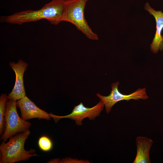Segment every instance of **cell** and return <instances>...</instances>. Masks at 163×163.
<instances>
[{"instance_id":"obj_1","label":"cell","mask_w":163,"mask_h":163,"mask_svg":"<svg viewBox=\"0 0 163 163\" xmlns=\"http://www.w3.org/2000/svg\"><path fill=\"white\" fill-rule=\"evenodd\" d=\"M65 1L52 0L37 10H27L7 16H1V23L21 25L27 22L46 19L51 24L56 25L62 21Z\"/></svg>"},{"instance_id":"obj_2","label":"cell","mask_w":163,"mask_h":163,"mask_svg":"<svg viewBox=\"0 0 163 163\" xmlns=\"http://www.w3.org/2000/svg\"><path fill=\"white\" fill-rule=\"evenodd\" d=\"M31 133L30 130L18 133L11 137L7 142H1L0 145V163H14L25 161L35 156L36 150H26L24 147L26 139Z\"/></svg>"},{"instance_id":"obj_3","label":"cell","mask_w":163,"mask_h":163,"mask_svg":"<svg viewBox=\"0 0 163 163\" xmlns=\"http://www.w3.org/2000/svg\"><path fill=\"white\" fill-rule=\"evenodd\" d=\"M88 0L65 1L62 20L73 24L88 39L97 40V35L92 31L85 17L84 9Z\"/></svg>"},{"instance_id":"obj_4","label":"cell","mask_w":163,"mask_h":163,"mask_svg":"<svg viewBox=\"0 0 163 163\" xmlns=\"http://www.w3.org/2000/svg\"><path fill=\"white\" fill-rule=\"evenodd\" d=\"M16 101L9 100L7 103L5 116V128L0 137L1 140L6 142L16 134L29 130L31 124L20 117L17 110Z\"/></svg>"},{"instance_id":"obj_5","label":"cell","mask_w":163,"mask_h":163,"mask_svg":"<svg viewBox=\"0 0 163 163\" xmlns=\"http://www.w3.org/2000/svg\"><path fill=\"white\" fill-rule=\"evenodd\" d=\"M119 85V82L113 83L111 85V90L108 96H103L99 93L96 94L97 96L104 104L107 113L110 112L113 106L119 101H129L131 99L145 100L149 98L145 88H139L129 94H124L119 91L118 88Z\"/></svg>"},{"instance_id":"obj_6","label":"cell","mask_w":163,"mask_h":163,"mask_svg":"<svg viewBox=\"0 0 163 163\" xmlns=\"http://www.w3.org/2000/svg\"><path fill=\"white\" fill-rule=\"evenodd\" d=\"M104 107V104L101 100L95 105L91 108L85 107L82 103H81L75 106L72 112L67 115L58 116L51 113H49V115L56 123L62 119L69 118L75 121L77 126H80L85 118H88L90 120H94L98 117Z\"/></svg>"},{"instance_id":"obj_7","label":"cell","mask_w":163,"mask_h":163,"mask_svg":"<svg viewBox=\"0 0 163 163\" xmlns=\"http://www.w3.org/2000/svg\"><path fill=\"white\" fill-rule=\"evenodd\" d=\"M9 64L15 73L16 81L14 87L7 97L8 100H12L16 101L26 95L24 85L23 75L28 64L21 59L16 63L14 62H10Z\"/></svg>"},{"instance_id":"obj_8","label":"cell","mask_w":163,"mask_h":163,"mask_svg":"<svg viewBox=\"0 0 163 163\" xmlns=\"http://www.w3.org/2000/svg\"><path fill=\"white\" fill-rule=\"evenodd\" d=\"M17 107L19 108L21 117L25 120L38 118L47 120L51 119L49 113L40 109L26 95L16 101Z\"/></svg>"},{"instance_id":"obj_9","label":"cell","mask_w":163,"mask_h":163,"mask_svg":"<svg viewBox=\"0 0 163 163\" xmlns=\"http://www.w3.org/2000/svg\"><path fill=\"white\" fill-rule=\"evenodd\" d=\"M144 8L154 17L156 22L155 34L150 45L151 51L156 53L159 50H163V36L161 34L163 29V12L161 11L155 10L148 2L145 4Z\"/></svg>"},{"instance_id":"obj_10","label":"cell","mask_w":163,"mask_h":163,"mask_svg":"<svg viewBox=\"0 0 163 163\" xmlns=\"http://www.w3.org/2000/svg\"><path fill=\"white\" fill-rule=\"evenodd\" d=\"M153 143L151 139L139 136L136 139V155L133 163H150L149 153Z\"/></svg>"},{"instance_id":"obj_11","label":"cell","mask_w":163,"mask_h":163,"mask_svg":"<svg viewBox=\"0 0 163 163\" xmlns=\"http://www.w3.org/2000/svg\"><path fill=\"white\" fill-rule=\"evenodd\" d=\"M8 99L6 94H2L0 97V135L3 133L5 128V116L7 103Z\"/></svg>"},{"instance_id":"obj_12","label":"cell","mask_w":163,"mask_h":163,"mask_svg":"<svg viewBox=\"0 0 163 163\" xmlns=\"http://www.w3.org/2000/svg\"><path fill=\"white\" fill-rule=\"evenodd\" d=\"M39 148L44 152H48L52 149L53 148V142L48 136H43L39 139L38 142Z\"/></svg>"},{"instance_id":"obj_13","label":"cell","mask_w":163,"mask_h":163,"mask_svg":"<svg viewBox=\"0 0 163 163\" xmlns=\"http://www.w3.org/2000/svg\"><path fill=\"white\" fill-rule=\"evenodd\" d=\"M47 163H90L87 160H79L77 159H73L71 158L66 157L61 159L55 158L50 160Z\"/></svg>"},{"instance_id":"obj_14","label":"cell","mask_w":163,"mask_h":163,"mask_svg":"<svg viewBox=\"0 0 163 163\" xmlns=\"http://www.w3.org/2000/svg\"><path fill=\"white\" fill-rule=\"evenodd\" d=\"M63 0L64 1H66V0Z\"/></svg>"}]
</instances>
